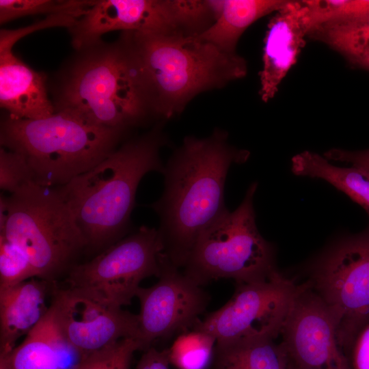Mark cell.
Instances as JSON below:
<instances>
[{"mask_svg":"<svg viewBox=\"0 0 369 369\" xmlns=\"http://www.w3.org/2000/svg\"><path fill=\"white\" fill-rule=\"evenodd\" d=\"M53 283L29 279L0 287V352L12 351L16 341L26 336L44 316L50 305Z\"/></svg>","mask_w":369,"mask_h":369,"instance_id":"cell-17","label":"cell"},{"mask_svg":"<svg viewBox=\"0 0 369 369\" xmlns=\"http://www.w3.org/2000/svg\"><path fill=\"white\" fill-rule=\"evenodd\" d=\"M155 117L181 113L198 94L243 78L244 58L184 31H126Z\"/></svg>","mask_w":369,"mask_h":369,"instance_id":"cell-4","label":"cell"},{"mask_svg":"<svg viewBox=\"0 0 369 369\" xmlns=\"http://www.w3.org/2000/svg\"><path fill=\"white\" fill-rule=\"evenodd\" d=\"M141 347L133 338L120 339L80 359L73 369H129L133 353Z\"/></svg>","mask_w":369,"mask_h":369,"instance_id":"cell-26","label":"cell"},{"mask_svg":"<svg viewBox=\"0 0 369 369\" xmlns=\"http://www.w3.org/2000/svg\"><path fill=\"white\" fill-rule=\"evenodd\" d=\"M283 0H222L215 23L199 36L221 51L236 53V44L247 27L261 17L277 12Z\"/></svg>","mask_w":369,"mask_h":369,"instance_id":"cell-18","label":"cell"},{"mask_svg":"<svg viewBox=\"0 0 369 369\" xmlns=\"http://www.w3.org/2000/svg\"><path fill=\"white\" fill-rule=\"evenodd\" d=\"M47 77L14 55L0 53V105L18 119L36 120L55 113L48 93Z\"/></svg>","mask_w":369,"mask_h":369,"instance_id":"cell-16","label":"cell"},{"mask_svg":"<svg viewBox=\"0 0 369 369\" xmlns=\"http://www.w3.org/2000/svg\"><path fill=\"white\" fill-rule=\"evenodd\" d=\"M308 272L307 282L327 307L338 344L351 360L359 333L369 324V227L329 246Z\"/></svg>","mask_w":369,"mask_h":369,"instance_id":"cell-8","label":"cell"},{"mask_svg":"<svg viewBox=\"0 0 369 369\" xmlns=\"http://www.w3.org/2000/svg\"><path fill=\"white\" fill-rule=\"evenodd\" d=\"M328 161L344 162L351 166L361 168L369 173V149L361 151H350L340 148H333L324 156Z\"/></svg>","mask_w":369,"mask_h":369,"instance_id":"cell-30","label":"cell"},{"mask_svg":"<svg viewBox=\"0 0 369 369\" xmlns=\"http://www.w3.org/2000/svg\"><path fill=\"white\" fill-rule=\"evenodd\" d=\"M211 18L207 1L95 0L68 29L74 50L113 31L197 33Z\"/></svg>","mask_w":369,"mask_h":369,"instance_id":"cell-10","label":"cell"},{"mask_svg":"<svg viewBox=\"0 0 369 369\" xmlns=\"http://www.w3.org/2000/svg\"><path fill=\"white\" fill-rule=\"evenodd\" d=\"M78 16L70 14H56L46 16V18L33 25L18 29H1L0 53L12 51L14 44L22 38L40 29L62 27L70 28Z\"/></svg>","mask_w":369,"mask_h":369,"instance_id":"cell-29","label":"cell"},{"mask_svg":"<svg viewBox=\"0 0 369 369\" xmlns=\"http://www.w3.org/2000/svg\"><path fill=\"white\" fill-rule=\"evenodd\" d=\"M32 182L24 159L19 154L0 148V187L10 194Z\"/></svg>","mask_w":369,"mask_h":369,"instance_id":"cell-28","label":"cell"},{"mask_svg":"<svg viewBox=\"0 0 369 369\" xmlns=\"http://www.w3.org/2000/svg\"><path fill=\"white\" fill-rule=\"evenodd\" d=\"M164 246L158 229L141 226L89 262L70 268L68 286L111 305L131 304L144 279L159 277Z\"/></svg>","mask_w":369,"mask_h":369,"instance_id":"cell-9","label":"cell"},{"mask_svg":"<svg viewBox=\"0 0 369 369\" xmlns=\"http://www.w3.org/2000/svg\"><path fill=\"white\" fill-rule=\"evenodd\" d=\"M352 63L369 70V42L364 46L350 59Z\"/></svg>","mask_w":369,"mask_h":369,"instance_id":"cell-33","label":"cell"},{"mask_svg":"<svg viewBox=\"0 0 369 369\" xmlns=\"http://www.w3.org/2000/svg\"><path fill=\"white\" fill-rule=\"evenodd\" d=\"M159 122L128 139L91 169L57 188L70 207L87 247L98 249L121 239L127 230L142 178L162 172L159 151L167 144Z\"/></svg>","mask_w":369,"mask_h":369,"instance_id":"cell-3","label":"cell"},{"mask_svg":"<svg viewBox=\"0 0 369 369\" xmlns=\"http://www.w3.org/2000/svg\"><path fill=\"white\" fill-rule=\"evenodd\" d=\"M249 156L228 144L226 131L215 129L205 138L186 137L164 165L163 191L150 206L160 219L164 256L174 266H184L200 236L228 210V171Z\"/></svg>","mask_w":369,"mask_h":369,"instance_id":"cell-1","label":"cell"},{"mask_svg":"<svg viewBox=\"0 0 369 369\" xmlns=\"http://www.w3.org/2000/svg\"><path fill=\"white\" fill-rule=\"evenodd\" d=\"M128 133L92 126L59 112L36 120L7 114L1 122L0 144L22 156L33 182L58 188L102 161Z\"/></svg>","mask_w":369,"mask_h":369,"instance_id":"cell-5","label":"cell"},{"mask_svg":"<svg viewBox=\"0 0 369 369\" xmlns=\"http://www.w3.org/2000/svg\"><path fill=\"white\" fill-rule=\"evenodd\" d=\"M216 338L196 329L179 334L168 349L169 361L179 369H206L213 357Z\"/></svg>","mask_w":369,"mask_h":369,"instance_id":"cell-23","label":"cell"},{"mask_svg":"<svg viewBox=\"0 0 369 369\" xmlns=\"http://www.w3.org/2000/svg\"><path fill=\"white\" fill-rule=\"evenodd\" d=\"M291 170L297 176L319 178L327 182L361 206L369 216L368 172L353 166H336L324 156L308 150L292 158Z\"/></svg>","mask_w":369,"mask_h":369,"instance_id":"cell-19","label":"cell"},{"mask_svg":"<svg viewBox=\"0 0 369 369\" xmlns=\"http://www.w3.org/2000/svg\"><path fill=\"white\" fill-rule=\"evenodd\" d=\"M257 187L251 183L240 205L226 211L198 238L182 268L197 284L223 278L251 282L276 269L273 247L256 226L253 200Z\"/></svg>","mask_w":369,"mask_h":369,"instance_id":"cell-7","label":"cell"},{"mask_svg":"<svg viewBox=\"0 0 369 369\" xmlns=\"http://www.w3.org/2000/svg\"><path fill=\"white\" fill-rule=\"evenodd\" d=\"M158 281L136 294L140 310L136 340L147 350L160 338L192 329L210 301L208 294L163 255Z\"/></svg>","mask_w":369,"mask_h":369,"instance_id":"cell-12","label":"cell"},{"mask_svg":"<svg viewBox=\"0 0 369 369\" xmlns=\"http://www.w3.org/2000/svg\"><path fill=\"white\" fill-rule=\"evenodd\" d=\"M280 335L289 360L299 369H352L327 307L307 282L299 284Z\"/></svg>","mask_w":369,"mask_h":369,"instance_id":"cell-14","label":"cell"},{"mask_svg":"<svg viewBox=\"0 0 369 369\" xmlns=\"http://www.w3.org/2000/svg\"><path fill=\"white\" fill-rule=\"evenodd\" d=\"M288 369H299L298 367H297L294 364H292L290 360H289V364H288Z\"/></svg>","mask_w":369,"mask_h":369,"instance_id":"cell-35","label":"cell"},{"mask_svg":"<svg viewBox=\"0 0 369 369\" xmlns=\"http://www.w3.org/2000/svg\"><path fill=\"white\" fill-rule=\"evenodd\" d=\"M48 85L55 112L92 126L128 132L155 117L126 31L75 50Z\"/></svg>","mask_w":369,"mask_h":369,"instance_id":"cell-2","label":"cell"},{"mask_svg":"<svg viewBox=\"0 0 369 369\" xmlns=\"http://www.w3.org/2000/svg\"><path fill=\"white\" fill-rule=\"evenodd\" d=\"M8 197V214L0 234L28 257L36 277L54 282L87 242L57 188L31 182Z\"/></svg>","mask_w":369,"mask_h":369,"instance_id":"cell-6","label":"cell"},{"mask_svg":"<svg viewBox=\"0 0 369 369\" xmlns=\"http://www.w3.org/2000/svg\"><path fill=\"white\" fill-rule=\"evenodd\" d=\"M64 340L50 307L42 320L12 351L14 369H60ZM70 348V347H69Z\"/></svg>","mask_w":369,"mask_h":369,"instance_id":"cell-21","label":"cell"},{"mask_svg":"<svg viewBox=\"0 0 369 369\" xmlns=\"http://www.w3.org/2000/svg\"><path fill=\"white\" fill-rule=\"evenodd\" d=\"M51 306L67 345L80 359L120 339L137 338L138 315L74 288L53 287Z\"/></svg>","mask_w":369,"mask_h":369,"instance_id":"cell-13","label":"cell"},{"mask_svg":"<svg viewBox=\"0 0 369 369\" xmlns=\"http://www.w3.org/2000/svg\"><path fill=\"white\" fill-rule=\"evenodd\" d=\"M92 0H0V23L23 16L70 14L79 18L93 5Z\"/></svg>","mask_w":369,"mask_h":369,"instance_id":"cell-24","label":"cell"},{"mask_svg":"<svg viewBox=\"0 0 369 369\" xmlns=\"http://www.w3.org/2000/svg\"><path fill=\"white\" fill-rule=\"evenodd\" d=\"M298 287L277 269L264 279L236 284L231 299L200 319L192 329L211 334L217 342L275 340L281 333Z\"/></svg>","mask_w":369,"mask_h":369,"instance_id":"cell-11","label":"cell"},{"mask_svg":"<svg viewBox=\"0 0 369 369\" xmlns=\"http://www.w3.org/2000/svg\"><path fill=\"white\" fill-rule=\"evenodd\" d=\"M308 33L314 28L329 23L356 20L369 15V0L302 1Z\"/></svg>","mask_w":369,"mask_h":369,"instance_id":"cell-25","label":"cell"},{"mask_svg":"<svg viewBox=\"0 0 369 369\" xmlns=\"http://www.w3.org/2000/svg\"><path fill=\"white\" fill-rule=\"evenodd\" d=\"M212 369H288L282 343L258 338L216 342Z\"/></svg>","mask_w":369,"mask_h":369,"instance_id":"cell-20","label":"cell"},{"mask_svg":"<svg viewBox=\"0 0 369 369\" xmlns=\"http://www.w3.org/2000/svg\"><path fill=\"white\" fill-rule=\"evenodd\" d=\"M268 24L264 38L260 95L272 99L305 44L308 34L306 9L302 1H286Z\"/></svg>","mask_w":369,"mask_h":369,"instance_id":"cell-15","label":"cell"},{"mask_svg":"<svg viewBox=\"0 0 369 369\" xmlns=\"http://www.w3.org/2000/svg\"><path fill=\"white\" fill-rule=\"evenodd\" d=\"M309 34L349 59L369 42V15L349 21L325 23Z\"/></svg>","mask_w":369,"mask_h":369,"instance_id":"cell-22","label":"cell"},{"mask_svg":"<svg viewBox=\"0 0 369 369\" xmlns=\"http://www.w3.org/2000/svg\"><path fill=\"white\" fill-rule=\"evenodd\" d=\"M352 369H369V324L359 333L351 355Z\"/></svg>","mask_w":369,"mask_h":369,"instance_id":"cell-31","label":"cell"},{"mask_svg":"<svg viewBox=\"0 0 369 369\" xmlns=\"http://www.w3.org/2000/svg\"><path fill=\"white\" fill-rule=\"evenodd\" d=\"M168 349L159 351L151 346L145 351L137 369H169Z\"/></svg>","mask_w":369,"mask_h":369,"instance_id":"cell-32","label":"cell"},{"mask_svg":"<svg viewBox=\"0 0 369 369\" xmlns=\"http://www.w3.org/2000/svg\"><path fill=\"white\" fill-rule=\"evenodd\" d=\"M36 277L28 257L16 245L0 234V287L18 284Z\"/></svg>","mask_w":369,"mask_h":369,"instance_id":"cell-27","label":"cell"},{"mask_svg":"<svg viewBox=\"0 0 369 369\" xmlns=\"http://www.w3.org/2000/svg\"><path fill=\"white\" fill-rule=\"evenodd\" d=\"M12 351L0 352V369H14Z\"/></svg>","mask_w":369,"mask_h":369,"instance_id":"cell-34","label":"cell"}]
</instances>
